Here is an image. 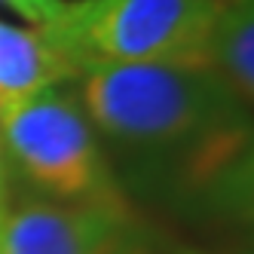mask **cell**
<instances>
[{
	"label": "cell",
	"mask_w": 254,
	"mask_h": 254,
	"mask_svg": "<svg viewBox=\"0 0 254 254\" xmlns=\"http://www.w3.org/2000/svg\"><path fill=\"white\" fill-rule=\"evenodd\" d=\"M80 101L101 135L144 159L184 162L190 184H214L248 153V107L211 70L101 64Z\"/></svg>",
	"instance_id": "1"
},
{
	"label": "cell",
	"mask_w": 254,
	"mask_h": 254,
	"mask_svg": "<svg viewBox=\"0 0 254 254\" xmlns=\"http://www.w3.org/2000/svg\"><path fill=\"white\" fill-rule=\"evenodd\" d=\"M217 9L221 0H74L40 28L77 77L101 64L208 70Z\"/></svg>",
	"instance_id": "2"
},
{
	"label": "cell",
	"mask_w": 254,
	"mask_h": 254,
	"mask_svg": "<svg viewBox=\"0 0 254 254\" xmlns=\"http://www.w3.org/2000/svg\"><path fill=\"white\" fill-rule=\"evenodd\" d=\"M0 141L12 175L59 202L129 199L101 150L80 95L62 86L43 89L0 114Z\"/></svg>",
	"instance_id": "3"
},
{
	"label": "cell",
	"mask_w": 254,
	"mask_h": 254,
	"mask_svg": "<svg viewBox=\"0 0 254 254\" xmlns=\"http://www.w3.org/2000/svg\"><path fill=\"white\" fill-rule=\"evenodd\" d=\"M3 254H153L150 230L129 199L59 202L12 196L0 221Z\"/></svg>",
	"instance_id": "4"
},
{
	"label": "cell",
	"mask_w": 254,
	"mask_h": 254,
	"mask_svg": "<svg viewBox=\"0 0 254 254\" xmlns=\"http://www.w3.org/2000/svg\"><path fill=\"white\" fill-rule=\"evenodd\" d=\"M67 80H77V70L46 28H12L0 22V107L19 104Z\"/></svg>",
	"instance_id": "5"
},
{
	"label": "cell",
	"mask_w": 254,
	"mask_h": 254,
	"mask_svg": "<svg viewBox=\"0 0 254 254\" xmlns=\"http://www.w3.org/2000/svg\"><path fill=\"white\" fill-rule=\"evenodd\" d=\"M254 6L251 0H221L217 25L211 37V74L227 86V92L251 104L254 92Z\"/></svg>",
	"instance_id": "6"
},
{
	"label": "cell",
	"mask_w": 254,
	"mask_h": 254,
	"mask_svg": "<svg viewBox=\"0 0 254 254\" xmlns=\"http://www.w3.org/2000/svg\"><path fill=\"white\" fill-rule=\"evenodd\" d=\"M12 9H19L28 22L34 25H46L49 19H56L59 9L64 6V0H6Z\"/></svg>",
	"instance_id": "7"
},
{
	"label": "cell",
	"mask_w": 254,
	"mask_h": 254,
	"mask_svg": "<svg viewBox=\"0 0 254 254\" xmlns=\"http://www.w3.org/2000/svg\"><path fill=\"white\" fill-rule=\"evenodd\" d=\"M12 169H9V159H6V150H3V141H0V217H3L9 199H12Z\"/></svg>",
	"instance_id": "8"
},
{
	"label": "cell",
	"mask_w": 254,
	"mask_h": 254,
	"mask_svg": "<svg viewBox=\"0 0 254 254\" xmlns=\"http://www.w3.org/2000/svg\"><path fill=\"white\" fill-rule=\"evenodd\" d=\"M0 221H3V217H0ZM0 254H3V248H0Z\"/></svg>",
	"instance_id": "9"
},
{
	"label": "cell",
	"mask_w": 254,
	"mask_h": 254,
	"mask_svg": "<svg viewBox=\"0 0 254 254\" xmlns=\"http://www.w3.org/2000/svg\"><path fill=\"white\" fill-rule=\"evenodd\" d=\"M0 114H3V107H0Z\"/></svg>",
	"instance_id": "10"
}]
</instances>
